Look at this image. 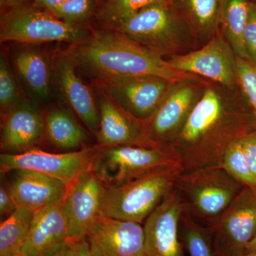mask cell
<instances>
[{"label":"cell","instance_id":"19","mask_svg":"<svg viewBox=\"0 0 256 256\" xmlns=\"http://www.w3.org/2000/svg\"><path fill=\"white\" fill-rule=\"evenodd\" d=\"M193 89L178 88L166 94L156 114L146 124L150 140L156 146L169 144L172 142L188 119L194 105Z\"/></svg>","mask_w":256,"mask_h":256},{"label":"cell","instance_id":"30","mask_svg":"<svg viewBox=\"0 0 256 256\" xmlns=\"http://www.w3.org/2000/svg\"><path fill=\"white\" fill-rule=\"evenodd\" d=\"M220 0H184L197 26L210 30L218 24Z\"/></svg>","mask_w":256,"mask_h":256},{"label":"cell","instance_id":"29","mask_svg":"<svg viewBox=\"0 0 256 256\" xmlns=\"http://www.w3.org/2000/svg\"><path fill=\"white\" fill-rule=\"evenodd\" d=\"M18 80L4 54L0 55V108L5 114L21 102Z\"/></svg>","mask_w":256,"mask_h":256},{"label":"cell","instance_id":"13","mask_svg":"<svg viewBox=\"0 0 256 256\" xmlns=\"http://www.w3.org/2000/svg\"><path fill=\"white\" fill-rule=\"evenodd\" d=\"M76 67L66 52L58 53L54 60V80L66 104L96 137L100 124L97 96L79 78Z\"/></svg>","mask_w":256,"mask_h":256},{"label":"cell","instance_id":"34","mask_svg":"<svg viewBox=\"0 0 256 256\" xmlns=\"http://www.w3.org/2000/svg\"><path fill=\"white\" fill-rule=\"evenodd\" d=\"M50 256H92L86 239L67 242Z\"/></svg>","mask_w":256,"mask_h":256},{"label":"cell","instance_id":"36","mask_svg":"<svg viewBox=\"0 0 256 256\" xmlns=\"http://www.w3.org/2000/svg\"><path fill=\"white\" fill-rule=\"evenodd\" d=\"M33 1L34 2L35 5L38 8L50 12L65 2L66 0H33Z\"/></svg>","mask_w":256,"mask_h":256},{"label":"cell","instance_id":"26","mask_svg":"<svg viewBox=\"0 0 256 256\" xmlns=\"http://www.w3.org/2000/svg\"><path fill=\"white\" fill-rule=\"evenodd\" d=\"M164 0H102L97 16L106 28H110L142 8Z\"/></svg>","mask_w":256,"mask_h":256},{"label":"cell","instance_id":"16","mask_svg":"<svg viewBox=\"0 0 256 256\" xmlns=\"http://www.w3.org/2000/svg\"><path fill=\"white\" fill-rule=\"evenodd\" d=\"M44 138V114L36 104L22 100L4 114L0 140L3 153L34 149Z\"/></svg>","mask_w":256,"mask_h":256},{"label":"cell","instance_id":"9","mask_svg":"<svg viewBox=\"0 0 256 256\" xmlns=\"http://www.w3.org/2000/svg\"><path fill=\"white\" fill-rule=\"evenodd\" d=\"M105 185L95 171L88 170L69 186L64 200L68 242L86 239L104 216Z\"/></svg>","mask_w":256,"mask_h":256},{"label":"cell","instance_id":"22","mask_svg":"<svg viewBox=\"0 0 256 256\" xmlns=\"http://www.w3.org/2000/svg\"><path fill=\"white\" fill-rule=\"evenodd\" d=\"M44 116L45 137L50 144L67 152L86 148V132L72 112L62 108H54Z\"/></svg>","mask_w":256,"mask_h":256},{"label":"cell","instance_id":"40","mask_svg":"<svg viewBox=\"0 0 256 256\" xmlns=\"http://www.w3.org/2000/svg\"><path fill=\"white\" fill-rule=\"evenodd\" d=\"M22 256V255H20V256Z\"/></svg>","mask_w":256,"mask_h":256},{"label":"cell","instance_id":"31","mask_svg":"<svg viewBox=\"0 0 256 256\" xmlns=\"http://www.w3.org/2000/svg\"><path fill=\"white\" fill-rule=\"evenodd\" d=\"M236 70L237 80L256 118V65L236 57Z\"/></svg>","mask_w":256,"mask_h":256},{"label":"cell","instance_id":"3","mask_svg":"<svg viewBox=\"0 0 256 256\" xmlns=\"http://www.w3.org/2000/svg\"><path fill=\"white\" fill-rule=\"evenodd\" d=\"M245 186L222 165L182 172L174 183L184 212L210 228Z\"/></svg>","mask_w":256,"mask_h":256},{"label":"cell","instance_id":"21","mask_svg":"<svg viewBox=\"0 0 256 256\" xmlns=\"http://www.w3.org/2000/svg\"><path fill=\"white\" fill-rule=\"evenodd\" d=\"M15 70L28 92L38 100L50 97L54 82V62L43 50L25 48L13 58Z\"/></svg>","mask_w":256,"mask_h":256},{"label":"cell","instance_id":"17","mask_svg":"<svg viewBox=\"0 0 256 256\" xmlns=\"http://www.w3.org/2000/svg\"><path fill=\"white\" fill-rule=\"evenodd\" d=\"M235 54L220 37H215L201 50L168 60L173 68L186 74L203 76L224 85L236 78Z\"/></svg>","mask_w":256,"mask_h":256},{"label":"cell","instance_id":"14","mask_svg":"<svg viewBox=\"0 0 256 256\" xmlns=\"http://www.w3.org/2000/svg\"><path fill=\"white\" fill-rule=\"evenodd\" d=\"M100 124L96 134L100 149L122 146H154L148 137L146 124L128 114L105 92L97 95Z\"/></svg>","mask_w":256,"mask_h":256},{"label":"cell","instance_id":"11","mask_svg":"<svg viewBox=\"0 0 256 256\" xmlns=\"http://www.w3.org/2000/svg\"><path fill=\"white\" fill-rule=\"evenodd\" d=\"M178 24L171 3L164 0L142 8L110 30L160 54L174 38Z\"/></svg>","mask_w":256,"mask_h":256},{"label":"cell","instance_id":"5","mask_svg":"<svg viewBox=\"0 0 256 256\" xmlns=\"http://www.w3.org/2000/svg\"><path fill=\"white\" fill-rule=\"evenodd\" d=\"M90 35L85 25L64 22L50 12L25 3L5 11L0 20L1 42L38 44L58 42L74 45Z\"/></svg>","mask_w":256,"mask_h":256},{"label":"cell","instance_id":"41","mask_svg":"<svg viewBox=\"0 0 256 256\" xmlns=\"http://www.w3.org/2000/svg\"><path fill=\"white\" fill-rule=\"evenodd\" d=\"M254 1H256V0H254Z\"/></svg>","mask_w":256,"mask_h":256},{"label":"cell","instance_id":"15","mask_svg":"<svg viewBox=\"0 0 256 256\" xmlns=\"http://www.w3.org/2000/svg\"><path fill=\"white\" fill-rule=\"evenodd\" d=\"M92 256H146L142 224L104 215L88 236Z\"/></svg>","mask_w":256,"mask_h":256},{"label":"cell","instance_id":"23","mask_svg":"<svg viewBox=\"0 0 256 256\" xmlns=\"http://www.w3.org/2000/svg\"><path fill=\"white\" fill-rule=\"evenodd\" d=\"M252 0H220L218 24L235 56L248 60L244 35Z\"/></svg>","mask_w":256,"mask_h":256},{"label":"cell","instance_id":"20","mask_svg":"<svg viewBox=\"0 0 256 256\" xmlns=\"http://www.w3.org/2000/svg\"><path fill=\"white\" fill-rule=\"evenodd\" d=\"M10 172L12 175L8 182L18 206L35 212L62 201L66 196L69 186L56 178L28 170Z\"/></svg>","mask_w":256,"mask_h":256},{"label":"cell","instance_id":"25","mask_svg":"<svg viewBox=\"0 0 256 256\" xmlns=\"http://www.w3.org/2000/svg\"><path fill=\"white\" fill-rule=\"evenodd\" d=\"M180 230L184 247L190 256H216L210 230L184 212Z\"/></svg>","mask_w":256,"mask_h":256},{"label":"cell","instance_id":"37","mask_svg":"<svg viewBox=\"0 0 256 256\" xmlns=\"http://www.w3.org/2000/svg\"><path fill=\"white\" fill-rule=\"evenodd\" d=\"M26 0H0V5L3 9L6 10L25 3Z\"/></svg>","mask_w":256,"mask_h":256},{"label":"cell","instance_id":"35","mask_svg":"<svg viewBox=\"0 0 256 256\" xmlns=\"http://www.w3.org/2000/svg\"><path fill=\"white\" fill-rule=\"evenodd\" d=\"M242 148L256 181V130L242 138Z\"/></svg>","mask_w":256,"mask_h":256},{"label":"cell","instance_id":"1","mask_svg":"<svg viewBox=\"0 0 256 256\" xmlns=\"http://www.w3.org/2000/svg\"><path fill=\"white\" fill-rule=\"evenodd\" d=\"M77 66L98 80L124 77L156 76L173 84L188 77L173 68L159 54L119 32L102 28L66 50Z\"/></svg>","mask_w":256,"mask_h":256},{"label":"cell","instance_id":"7","mask_svg":"<svg viewBox=\"0 0 256 256\" xmlns=\"http://www.w3.org/2000/svg\"><path fill=\"white\" fill-rule=\"evenodd\" d=\"M100 148H86L80 150L50 153L38 149L18 153L0 154V171L14 170L36 172L60 180L70 186L84 172L92 168Z\"/></svg>","mask_w":256,"mask_h":256},{"label":"cell","instance_id":"33","mask_svg":"<svg viewBox=\"0 0 256 256\" xmlns=\"http://www.w3.org/2000/svg\"><path fill=\"white\" fill-rule=\"evenodd\" d=\"M0 184V216L2 217H9L18 208L14 197L10 190L9 182L3 178L1 174Z\"/></svg>","mask_w":256,"mask_h":256},{"label":"cell","instance_id":"2","mask_svg":"<svg viewBox=\"0 0 256 256\" xmlns=\"http://www.w3.org/2000/svg\"><path fill=\"white\" fill-rule=\"evenodd\" d=\"M225 111L216 92L208 89L195 104L178 136L168 146L182 172L222 164L226 152L248 129L225 122Z\"/></svg>","mask_w":256,"mask_h":256},{"label":"cell","instance_id":"39","mask_svg":"<svg viewBox=\"0 0 256 256\" xmlns=\"http://www.w3.org/2000/svg\"><path fill=\"white\" fill-rule=\"evenodd\" d=\"M236 256H256V252H245Z\"/></svg>","mask_w":256,"mask_h":256},{"label":"cell","instance_id":"8","mask_svg":"<svg viewBox=\"0 0 256 256\" xmlns=\"http://www.w3.org/2000/svg\"><path fill=\"white\" fill-rule=\"evenodd\" d=\"M216 256H236L256 235V190L244 188L210 228Z\"/></svg>","mask_w":256,"mask_h":256},{"label":"cell","instance_id":"38","mask_svg":"<svg viewBox=\"0 0 256 256\" xmlns=\"http://www.w3.org/2000/svg\"><path fill=\"white\" fill-rule=\"evenodd\" d=\"M245 252H256V235L252 242L248 244Z\"/></svg>","mask_w":256,"mask_h":256},{"label":"cell","instance_id":"6","mask_svg":"<svg viewBox=\"0 0 256 256\" xmlns=\"http://www.w3.org/2000/svg\"><path fill=\"white\" fill-rule=\"evenodd\" d=\"M168 168H182L170 146H122L99 149L92 169L106 188H114L156 171Z\"/></svg>","mask_w":256,"mask_h":256},{"label":"cell","instance_id":"24","mask_svg":"<svg viewBox=\"0 0 256 256\" xmlns=\"http://www.w3.org/2000/svg\"><path fill=\"white\" fill-rule=\"evenodd\" d=\"M34 212L18 206L0 226V256L21 255L24 244L28 238Z\"/></svg>","mask_w":256,"mask_h":256},{"label":"cell","instance_id":"12","mask_svg":"<svg viewBox=\"0 0 256 256\" xmlns=\"http://www.w3.org/2000/svg\"><path fill=\"white\" fill-rule=\"evenodd\" d=\"M183 212L174 186L143 224L146 256H184L180 230Z\"/></svg>","mask_w":256,"mask_h":256},{"label":"cell","instance_id":"18","mask_svg":"<svg viewBox=\"0 0 256 256\" xmlns=\"http://www.w3.org/2000/svg\"><path fill=\"white\" fill-rule=\"evenodd\" d=\"M64 200L34 212L22 256H50L68 242Z\"/></svg>","mask_w":256,"mask_h":256},{"label":"cell","instance_id":"27","mask_svg":"<svg viewBox=\"0 0 256 256\" xmlns=\"http://www.w3.org/2000/svg\"><path fill=\"white\" fill-rule=\"evenodd\" d=\"M220 165L242 186L256 190V181L246 158L242 138L228 146Z\"/></svg>","mask_w":256,"mask_h":256},{"label":"cell","instance_id":"4","mask_svg":"<svg viewBox=\"0 0 256 256\" xmlns=\"http://www.w3.org/2000/svg\"><path fill=\"white\" fill-rule=\"evenodd\" d=\"M180 168L151 172L127 183L106 188L102 212L116 220L144 224L174 186Z\"/></svg>","mask_w":256,"mask_h":256},{"label":"cell","instance_id":"10","mask_svg":"<svg viewBox=\"0 0 256 256\" xmlns=\"http://www.w3.org/2000/svg\"><path fill=\"white\" fill-rule=\"evenodd\" d=\"M98 82L101 90L120 107L146 124L164 100L171 84L156 76L124 77Z\"/></svg>","mask_w":256,"mask_h":256},{"label":"cell","instance_id":"32","mask_svg":"<svg viewBox=\"0 0 256 256\" xmlns=\"http://www.w3.org/2000/svg\"><path fill=\"white\" fill-rule=\"evenodd\" d=\"M248 60L256 65V2L252 0L244 35Z\"/></svg>","mask_w":256,"mask_h":256},{"label":"cell","instance_id":"28","mask_svg":"<svg viewBox=\"0 0 256 256\" xmlns=\"http://www.w3.org/2000/svg\"><path fill=\"white\" fill-rule=\"evenodd\" d=\"M98 9L97 0H66L50 13L64 22L85 25L97 15Z\"/></svg>","mask_w":256,"mask_h":256}]
</instances>
